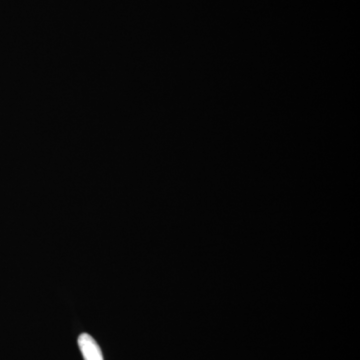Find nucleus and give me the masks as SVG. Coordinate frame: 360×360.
Listing matches in <instances>:
<instances>
[{
	"label": "nucleus",
	"mask_w": 360,
	"mask_h": 360,
	"mask_svg": "<svg viewBox=\"0 0 360 360\" xmlns=\"http://www.w3.org/2000/svg\"><path fill=\"white\" fill-rule=\"evenodd\" d=\"M77 342L84 360H104L101 347L91 335L82 333L78 338Z\"/></svg>",
	"instance_id": "f257e3e1"
}]
</instances>
